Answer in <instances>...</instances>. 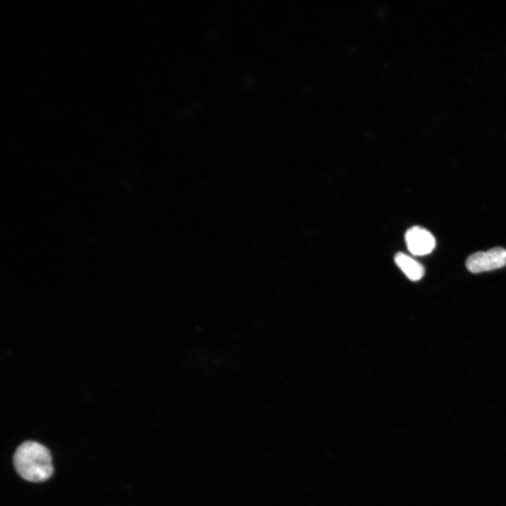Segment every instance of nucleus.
<instances>
[{
    "mask_svg": "<svg viewBox=\"0 0 506 506\" xmlns=\"http://www.w3.org/2000/svg\"><path fill=\"white\" fill-rule=\"evenodd\" d=\"M405 240L410 253L424 256L431 253L436 246L434 235L420 226H413L405 234Z\"/></svg>",
    "mask_w": 506,
    "mask_h": 506,
    "instance_id": "nucleus-3",
    "label": "nucleus"
},
{
    "mask_svg": "<svg viewBox=\"0 0 506 506\" xmlns=\"http://www.w3.org/2000/svg\"><path fill=\"white\" fill-rule=\"evenodd\" d=\"M467 270L473 273H479L500 268L506 266V249L493 247L487 251L475 252L466 260Z\"/></svg>",
    "mask_w": 506,
    "mask_h": 506,
    "instance_id": "nucleus-2",
    "label": "nucleus"
},
{
    "mask_svg": "<svg viewBox=\"0 0 506 506\" xmlns=\"http://www.w3.org/2000/svg\"><path fill=\"white\" fill-rule=\"evenodd\" d=\"M394 261L406 277L413 281L420 280L424 274L422 265L410 256L398 252L394 256Z\"/></svg>",
    "mask_w": 506,
    "mask_h": 506,
    "instance_id": "nucleus-4",
    "label": "nucleus"
},
{
    "mask_svg": "<svg viewBox=\"0 0 506 506\" xmlns=\"http://www.w3.org/2000/svg\"><path fill=\"white\" fill-rule=\"evenodd\" d=\"M15 468L19 475L31 482H41L53 472L52 458L47 448L32 441L21 443L13 455Z\"/></svg>",
    "mask_w": 506,
    "mask_h": 506,
    "instance_id": "nucleus-1",
    "label": "nucleus"
}]
</instances>
